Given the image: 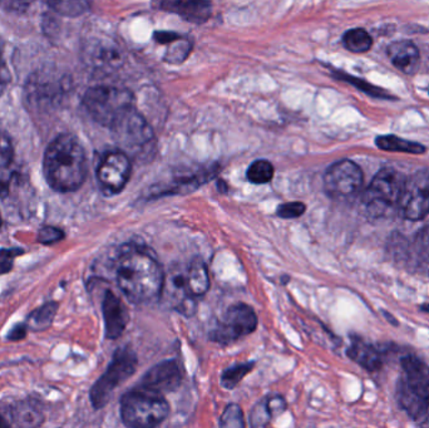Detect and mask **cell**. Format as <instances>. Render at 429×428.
Segmentation results:
<instances>
[{
	"mask_svg": "<svg viewBox=\"0 0 429 428\" xmlns=\"http://www.w3.org/2000/svg\"><path fill=\"white\" fill-rule=\"evenodd\" d=\"M117 284L128 301L144 304L161 296L164 274L159 261L142 250L123 253L116 269Z\"/></svg>",
	"mask_w": 429,
	"mask_h": 428,
	"instance_id": "obj_1",
	"label": "cell"
},
{
	"mask_svg": "<svg viewBox=\"0 0 429 428\" xmlns=\"http://www.w3.org/2000/svg\"><path fill=\"white\" fill-rule=\"evenodd\" d=\"M87 157L80 141L63 133L49 143L43 171L48 185L58 192L78 190L87 177Z\"/></svg>",
	"mask_w": 429,
	"mask_h": 428,
	"instance_id": "obj_2",
	"label": "cell"
},
{
	"mask_svg": "<svg viewBox=\"0 0 429 428\" xmlns=\"http://www.w3.org/2000/svg\"><path fill=\"white\" fill-rule=\"evenodd\" d=\"M397 397L401 407L419 428H429V368L415 355L401 360Z\"/></svg>",
	"mask_w": 429,
	"mask_h": 428,
	"instance_id": "obj_3",
	"label": "cell"
},
{
	"mask_svg": "<svg viewBox=\"0 0 429 428\" xmlns=\"http://www.w3.org/2000/svg\"><path fill=\"white\" fill-rule=\"evenodd\" d=\"M83 106L102 126L113 128L132 111L133 95L129 90L113 85H95L85 92Z\"/></svg>",
	"mask_w": 429,
	"mask_h": 428,
	"instance_id": "obj_4",
	"label": "cell"
},
{
	"mask_svg": "<svg viewBox=\"0 0 429 428\" xmlns=\"http://www.w3.org/2000/svg\"><path fill=\"white\" fill-rule=\"evenodd\" d=\"M121 418L127 428H157L170 414V404L164 397L133 390L121 398Z\"/></svg>",
	"mask_w": 429,
	"mask_h": 428,
	"instance_id": "obj_5",
	"label": "cell"
},
{
	"mask_svg": "<svg viewBox=\"0 0 429 428\" xmlns=\"http://www.w3.org/2000/svg\"><path fill=\"white\" fill-rule=\"evenodd\" d=\"M406 181V176L397 169L392 167L381 169L373 177L371 185L363 195L361 201L366 216L381 219L399 207Z\"/></svg>",
	"mask_w": 429,
	"mask_h": 428,
	"instance_id": "obj_6",
	"label": "cell"
},
{
	"mask_svg": "<svg viewBox=\"0 0 429 428\" xmlns=\"http://www.w3.org/2000/svg\"><path fill=\"white\" fill-rule=\"evenodd\" d=\"M137 355L129 347L117 349L106 372L95 382L90 391V400L95 409H101L111 400L112 393L129 380L137 370Z\"/></svg>",
	"mask_w": 429,
	"mask_h": 428,
	"instance_id": "obj_7",
	"label": "cell"
},
{
	"mask_svg": "<svg viewBox=\"0 0 429 428\" xmlns=\"http://www.w3.org/2000/svg\"><path fill=\"white\" fill-rule=\"evenodd\" d=\"M258 323L259 320L254 309L244 303H238L228 308L223 319H220L210 330L208 338L220 345H230L238 339L254 333Z\"/></svg>",
	"mask_w": 429,
	"mask_h": 428,
	"instance_id": "obj_8",
	"label": "cell"
},
{
	"mask_svg": "<svg viewBox=\"0 0 429 428\" xmlns=\"http://www.w3.org/2000/svg\"><path fill=\"white\" fill-rule=\"evenodd\" d=\"M364 180L363 171L350 160L332 165L324 174V189L333 199H346L355 195Z\"/></svg>",
	"mask_w": 429,
	"mask_h": 428,
	"instance_id": "obj_9",
	"label": "cell"
},
{
	"mask_svg": "<svg viewBox=\"0 0 429 428\" xmlns=\"http://www.w3.org/2000/svg\"><path fill=\"white\" fill-rule=\"evenodd\" d=\"M399 209L403 216L419 221L429 214V169L417 171L406 181Z\"/></svg>",
	"mask_w": 429,
	"mask_h": 428,
	"instance_id": "obj_10",
	"label": "cell"
},
{
	"mask_svg": "<svg viewBox=\"0 0 429 428\" xmlns=\"http://www.w3.org/2000/svg\"><path fill=\"white\" fill-rule=\"evenodd\" d=\"M132 165L127 155L121 151H112L102 159L97 169V179L102 191L107 195H115L127 185Z\"/></svg>",
	"mask_w": 429,
	"mask_h": 428,
	"instance_id": "obj_11",
	"label": "cell"
},
{
	"mask_svg": "<svg viewBox=\"0 0 429 428\" xmlns=\"http://www.w3.org/2000/svg\"><path fill=\"white\" fill-rule=\"evenodd\" d=\"M161 299L167 307L186 318L196 313V298L191 296L185 279V270L172 268L164 275Z\"/></svg>",
	"mask_w": 429,
	"mask_h": 428,
	"instance_id": "obj_12",
	"label": "cell"
},
{
	"mask_svg": "<svg viewBox=\"0 0 429 428\" xmlns=\"http://www.w3.org/2000/svg\"><path fill=\"white\" fill-rule=\"evenodd\" d=\"M181 382L182 373L180 365L175 360H167L149 368L141 378V381L138 382L136 388L162 396L164 393H170L179 390Z\"/></svg>",
	"mask_w": 429,
	"mask_h": 428,
	"instance_id": "obj_13",
	"label": "cell"
},
{
	"mask_svg": "<svg viewBox=\"0 0 429 428\" xmlns=\"http://www.w3.org/2000/svg\"><path fill=\"white\" fill-rule=\"evenodd\" d=\"M112 130L116 132L121 142L129 150L147 147L154 141V132L149 123L134 108Z\"/></svg>",
	"mask_w": 429,
	"mask_h": 428,
	"instance_id": "obj_14",
	"label": "cell"
},
{
	"mask_svg": "<svg viewBox=\"0 0 429 428\" xmlns=\"http://www.w3.org/2000/svg\"><path fill=\"white\" fill-rule=\"evenodd\" d=\"M102 314L106 338L110 340L120 338L129 322V314L123 301L112 291L105 293L102 301Z\"/></svg>",
	"mask_w": 429,
	"mask_h": 428,
	"instance_id": "obj_15",
	"label": "cell"
},
{
	"mask_svg": "<svg viewBox=\"0 0 429 428\" xmlns=\"http://www.w3.org/2000/svg\"><path fill=\"white\" fill-rule=\"evenodd\" d=\"M13 428H41L46 419L41 402L36 398H26L16 402L11 408Z\"/></svg>",
	"mask_w": 429,
	"mask_h": 428,
	"instance_id": "obj_16",
	"label": "cell"
},
{
	"mask_svg": "<svg viewBox=\"0 0 429 428\" xmlns=\"http://www.w3.org/2000/svg\"><path fill=\"white\" fill-rule=\"evenodd\" d=\"M346 355L356 365H361L369 372H376L383 365V353L376 345L368 343L366 340L353 335L349 348L346 349Z\"/></svg>",
	"mask_w": 429,
	"mask_h": 428,
	"instance_id": "obj_17",
	"label": "cell"
},
{
	"mask_svg": "<svg viewBox=\"0 0 429 428\" xmlns=\"http://www.w3.org/2000/svg\"><path fill=\"white\" fill-rule=\"evenodd\" d=\"M62 90V82L52 80L49 74H36L28 82V100L37 106H48L58 100L59 92Z\"/></svg>",
	"mask_w": 429,
	"mask_h": 428,
	"instance_id": "obj_18",
	"label": "cell"
},
{
	"mask_svg": "<svg viewBox=\"0 0 429 428\" xmlns=\"http://www.w3.org/2000/svg\"><path fill=\"white\" fill-rule=\"evenodd\" d=\"M387 54L393 66L403 73L413 74L419 67L418 48L411 41L393 42L387 49Z\"/></svg>",
	"mask_w": 429,
	"mask_h": 428,
	"instance_id": "obj_19",
	"label": "cell"
},
{
	"mask_svg": "<svg viewBox=\"0 0 429 428\" xmlns=\"http://www.w3.org/2000/svg\"><path fill=\"white\" fill-rule=\"evenodd\" d=\"M162 8L194 23H203L211 14V6L205 1H166Z\"/></svg>",
	"mask_w": 429,
	"mask_h": 428,
	"instance_id": "obj_20",
	"label": "cell"
},
{
	"mask_svg": "<svg viewBox=\"0 0 429 428\" xmlns=\"http://www.w3.org/2000/svg\"><path fill=\"white\" fill-rule=\"evenodd\" d=\"M13 161L14 147L11 137L6 132L0 131V197H4L9 192L13 179Z\"/></svg>",
	"mask_w": 429,
	"mask_h": 428,
	"instance_id": "obj_21",
	"label": "cell"
},
{
	"mask_svg": "<svg viewBox=\"0 0 429 428\" xmlns=\"http://www.w3.org/2000/svg\"><path fill=\"white\" fill-rule=\"evenodd\" d=\"M185 279L191 296L200 298L205 296L210 288V278L206 265L200 259H194L185 270Z\"/></svg>",
	"mask_w": 429,
	"mask_h": 428,
	"instance_id": "obj_22",
	"label": "cell"
},
{
	"mask_svg": "<svg viewBox=\"0 0 429 428\" xmlns=\"http://www.w3.org/2000/svg\"><path fill=\"white\" fill-rule=\"evenodd\" d=\"M59 304L57 301H47L41 307L29 313L26 319L28 329L32 332H44L53 324L54 318L58 313Z\"/></svg>",
	"mask_w": 429,
	"mask_h": 428,
	"instance_id": "obj_23",
	"label": "cell"
},
{
	"mask_svg": "<svg viewBox=\"0 0 429 428\" xmlns=\"http://www.w3.org/2000/svg\"><path fill=\"white\" fill-rule=\"evenodd\" d=\"M376 147L389 152H406V154L420 155L425 152V147L420 143L412 142L403 138L388 135L379 136L376 140Z\"/></svg>",
	"mask_w": 429,
	"mask_h": 428,
	"instance_id": "obj_24",
	"label": "cell"
},
{
	"mask_svg": "<svg viewBox=\"0 0 429 428\" xmlns=\"http://www.w3.org/2000/svg\"><path fill=\"white\" fill-rule=\"evenodd\" d=\"M343 43L345 48L353 53H366L373 46V39L371 34L364 29L355 28L345 33Z\"/></svg>",
	"mask_w": 429,
	"mask_h": 428,
	"instance_id": "obj_25",
	"label": "cell"
},
{
	"mask_svg": "<svg viewBox=\"0 0 429 428\" xmlns=\"http://www.w3.org/2000/svg\"><path fill=\"white\" fill-rule=\"evenodd\" d=\"M255 368V362H245L238 365H231L225 370L221 375V386L225 390H233L238 387V383L249 375Z\"/></svg>",
	"mask_w": 429,
	"mask_h": 428,
	"instance_id": "obj_26",
	"label": "cell"
},
{
	"mask_svg": "<svg viewBox=\"0 0 429 428\" xmlns=\"http://www.w3.org/2000/svg\"><path fill=\"white\" fill-rule=\"evenodd\" d=\"M116 49L108 47L106 44H100V46H93V47L87 49L88 53V62L97 68H103L108 66H116V61H118Z\"/></svg>",
	"mask_w": 429,
	"mask_h": 428,
	"instance_id": "obj_27",
	"label": "cell"
},
{
	"mask_svg": "<svg viewBox=\"0 0 429 428\" xmlns=\"http://www.w3.org/2000/svg\"><path fill=\"white\" fill-rule=\"evenodd\" d=\"M274 172H275L274 166L268 160H258L254 164H251L246 176L250 182L256 185H263L272 180Z\"/></svg>",
	"mask_w": 429,
	"mask_h": 428,
	"instance_id": "obj_28",
	"label": "cell"
},
{
	"mask_svg": "<svg viewBox=\"0 0 429 428\" xmlns=\"http://www.w3.org/2000/svg\"><path fill=\"white\" fill-rule=\"evenodd\" d=\"M220 428H245V418L243 409L235 403L225 408L220 418Z\"/></svg>",
	"mask_w": 429,
	"mask_h": 428,
	"instance_id": "obj_29",
	"label": "cell"
},
{
	"mask_svg": "<svg viewBox=\"0 0 429 428\" xmlns=\"http://www.w3.org/2000/svg\"><path fill=\"white\" fill-rule=\"evenodd\" d=\"M272 419H275V418L270 412V409L268 408L265 400L263 398L259 403L255 404L251 414H250L251 428H268Z\"/></svg>",
	"mask_w": 429,
	"mask_h": 428,
	"instance_id": "obj_30",
	"label": "cell"
},
{
	"mask_svg": "<svg viewBox=\"0 0 429 428\" xmlns=\"http://www.w3.org/2000/svg\"><path fill=\"white\" fill-rule=\"evenodd\" d=\"M48 6L59 14L67 16H80L88 8V4L82 1H58V3H48Z\"/></svg>",
	"mask_w": 429,
	"mask_h": 428,
	"instance_id": "obj_31",
	"label": "cell"
},
{
	"mask_svg": "<svg viewBox=\"0 0 429 428\" xmlns=\"http://www.w3.org/2000/svg\"><path fill=\"white\" fill-rule=\"evenodd\" d=\"M24 254L23 249H0V275L8 274L13 270L14 260Z\"/></svg>",
	"mask_w": 429,
	"mask_h": 428,
	"instance_id": "obj_32",
	"label": "cell"
},
{
	"mask_svg": "<svg viewBox=\"0 0 429 428\" xmlns=\"http://www.w3.org/2000/svg\"><path fill=\"white\" fill-rule=\"evenodd\" d=\"M414 250L418 259L429 264V228H424L417 234L414 240Z\"/></svg>",
	"mask_w": 429,
	"mask_h": 428,
	"instance_id": "obj_33",
	"label": "cell"
},
{
	"mask_svg": "<svg viewBox=\"0 0 429 428\" xmlns=\"http://www.w3.org/2000/svg\"><path fill=\"white\" fill-rule=\"evenodd\" d=\"M64 233L58 228L54 226H44L38 233V243L43 245H52L63 240Z\"/></svg>",
	"mask_w": 429,
	"mask_h": 428,
	"instance_id": "obj_34",
	"label": "cell"
},
{
	"mask_svg": "<svg viewBox=\"0 0 429 428\" xmlns=\"http://www.w3.org/2000/svg\"><path fill=\"white\" fill-rule=\"evenodd\" d=\"M305 212V205L302 202H287L277 209V215L284 219H295Z\"/></svg>",
	"mask_w": 429,
	"mask_h": 428,
	"instance_id": "obj_35",
	"label": "cell"
},
{
	"mask_svg": "<svg viewBox=\"0 0 429 428\" xmlns=\"http://www.w3.org/2000/svg\"><path fill=\"white\" fill-rule=\"evenodd\" d=\"M28 332H29V329H28L26 323H18L8 332L6 339L11 340V342H19V340L26 339Z\"/></svg>",
	"mask_w": 429,
	"mask_h": 428,
	"instance_id": "obj_36",
	"label": "cell"
},
{
	"mask_svg": "<svg viewBox=\"0 0 429 428\" xmlns=\"http://www.w3.org/2000/svg\"><path fill=\"white\" fill-rule=\"evenodd\" d=\"M11 80V73L6 68V61L3 56V43L0 41V95L6 88V83Z\"/></svg>",
	"mask_w": 429,
	"mask_h": 428,
	"instance_id": "obj_37",
	"label": "cell"
},
{
	"mask_svg": "<svg viewBox=\"0 0 429 428\" xmlns=\"http://www.w3.org/2000/svg\"><path fill=\"white\" fill-rule=\"evenodd\" d=\"M0 428H13L11 423L8 422V419L6 417H3L1 414H0Z\"/></svg>",
	"mask_w": 429,
	"mask_h": 428,
	"instance_id": "obj_38",
	"label": "cell"
},
{
	"mask_svg": "<svg viewBox=\"0 0 429 428\" xmlns=\"http://www.w3.org/2000/svg\"><path fill=\"white\" fill-rule=\"evenodd\" d=\"M383 314H384V315H386V318H387L388 320H389V322H392L393 324H394V325H398V322L397 320H396V319H394V318H393L392 314H389V313L387 312H383Z\"/></svg>",
	"mask_w": 429,
	"mask_h": 428,
	"instance_id": "obj_39",
	"label": "cell"
},
{
	"mask_svg": "<svg viewBox=\"0 0 429 428\" xmlns=\"http://www.w3.org/2000/svg\"><path fill=\"white\" fill-rule=\"evenodd\" d=\"M420 310H422V312L429 313V304L420 306Z\"/></svg>",
	"mask_w": 429,
	"mask_h": 428,
	"instance_id": "obj_40",
	"label": "cell"
},
{
	"mask_svg": "<svg viewBox=\"0 0 429 428\" xmlns=\"http://www.w3.org/2000/svg\"><path fill=\"white\" fill-rule=\"evenodd\" d=\"M1 224H3V220H1V215H0V226H1Z\"/></svg>",
	"mask_w": 429,
	"mask_h": 428,
	"instance_id": "obj_41",
	"label": "cell"
}]
</instances>
